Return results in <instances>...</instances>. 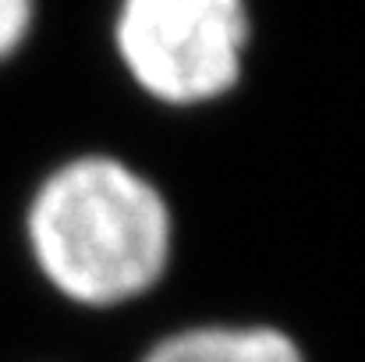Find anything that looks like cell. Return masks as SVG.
Listing matches in <instances>:
<instances>
[{
  "label": "cell",
  "mask_w": 365,
  "mask_h": 362,
  "mask_svg": "<svg viewBox=\"0 0 365 362\" xmlns=\"http://www.w3.org/2000/svg\"><path fill=\"white\" fill-rule=\"evenodd\" d=\"M32 18H36V0H0V61L14 57L25 46Z\"/></svg>",
  "instance_id": "4"
},
{
  "label": "cell",
  "mask_w": 365,
  "mask_h": 362,
  "mask_svg": "<svg viewBox=\"0 0 365 362\" xmlns=\"http://www.w3.org/2000/svg\"><path fill=\"white\" fill-rule=\"evenodd\" d=\"M248 0H121L114 46L131 82L160 104L227 96L245 68Z\"/></svg>",
  "instance_id": "2"
},
{
  "label": "cell",
  "mask_w": 365,
  "mask_h": 362,
  "mask_svg": "<svg viewBox=\"0 0 365 362\" xmlns=\"http://www.w3.org/2000/svg\"><path fill=\"white\" fill-rule=\"evenodd\" d=\"M142 362H309L302 345L269 323H195L160 338Z\"/></svg>",
  "instance_id": "3"
},
{
  "label": "cell",
  "mask_w": 365,
  "mask_h": 362,
  "mask_svg": "<svg viewBox=\"0 0 365 362\" xmlns=\"http://www.w3.org/2000/svg\"><path fill=\"white\" fill-rule=\"evenodd\" d=\"M25 238L57 295L86 309H114L163 281L174 217L163 192L131 164L86 153L39 181Z\"/></svg>",
  "instance_id": "1"
}]
</instances>
